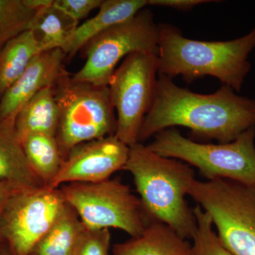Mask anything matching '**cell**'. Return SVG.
Segmentation results:
<instances>
[{"instance_id": "cell-8", "label": "cell", "mask_w": 255, "mask_h": 255, "mask_svg": "<svg viewBox=\"0 0 255 255\" xmlns=\"http://www.w3.org/2000/svg\"><path fill=\"white\" fill-rule=\"evenodd\" d=\"M158 24L144 8L124 22L112 26L82 48L86 61L72 80L108 86L119 62L135 52L158 54Z\"/></svg>"}, {"instance_id": "cell-26", "label": "cell", "mask_w": 255, "mask_h": 255, "mask_svg": "<svg viewBox=\"0 0 255 255\" xmlns=\"http://www.w3.org/2000/svg\"><path fill=\"white\" fill-rule=\"evenodd\" d=\"M16 191L9 183L0 182V217L9 198Z\"/></svg>"}, {"instance_id": "cell-28", "label": "cell", "mask_w": 255, "mask_h": 255, "mask_svg": "<svg viewBox=\"0 0 255 255\" xmlns=\"http://www.w3.org/2000/svg\"><path fill=\"white\" fill-rule=\"evenodd\" d=\"M0 255H15L9 246L1 239H0Z\"/></svg>"}, {"instance_id": "cell-27", "label": "cell", "mask_w": 255, "mask_h": 255, "mask_svg": "<svg viewBox=\"0 0 255 255\" xmlns=\"http://www.w3.org/2000/svg\"><path fill=\"white\" fill-rule=\"evenodd\" d=\"M23 3L30 9L39 11L53 4V0H23Z\"/></svg>"}, {"instance_id": "cell-29", "label": "cell", "mask_w": 255, "mask_h": 255, "mask_svg": "<svg viewBox=\"0 0 255 255\" xmlns=\"http://www.w3.org/2000/svg\"><path fill=\"white\" fill-rule=\"evenodd\" d=\"M0 239H1V238H0Z\"/></svg>"}, {"instance_id": "cell-25", "label": "cell", "mask_w": 255, "mask_h": 255, "mask_svg": "<svg viewBox=\"0 0 255 255\" xmlns=\"http://www.w3.org/2000/svg\"><path fill=\"white\" fill-rule=\"evenodd\" d=\"M215 2L211 0H148V5L163 6L172 9L187 11L196 6L205 3Z\"/></svg>"}, {"instance_id": "cell-1", "label": "cell", "mask_w": 255, "mask_h": 255, "mask_svg": "<svg viewBox=\"0 0 255 255\" xmlns=\"http://www.w3.org/2000/svg\"><path fill=\"white\" fill-rule=\"evenodd\" d=\"M158 77L138 142L165 129L182 127L197 136L228 143L255 128L254 99L241 97L227 85L209 95L195 93L177 86L172 79Z\"/></svg>"}, {"instance_id": "cell-3", "label": "cell", "mask_w": 255, "mask_h": 255, "mask_svg": "<svg viewBox=\"0 0 255 255\" xmlns=\"http://www.w3.org/2000/svg\"><path fill=\"white\" fill-rule=\"evenodd\" d=\"M124 170L133 177L142 209L150 221L167 225L185 239H192L196 219L185 200L188 187L195 179L191 165L155 153L137 142L129 147Z\"/></svg>"}, {"instance_id": "cell-2", "label": "cell", "mask_w": 255, "mask_h": 255, "mask_svg": "<svg viewBox=\"0 0 255 255\" xmlns=\"http://www.w3.org/2000/svg\"><path fill=\"white\" fill-rule=\"evenodd\" d=\"M158 75H181L188 83L211 76L241 92L251 69L248 60L255 48V28L245 36L226 41H202L183 36L167 23L158 24Z\"/></svg>"}, {"instance_id": "cell-23", "label": "cell", "mask_w": 255, "mask_h": 255, "mask_svg": "<svg viewBox=\"0 0 255 255\" xmlns=\"http://www.w3.org/2000/svg\"><path fill=\"white\" fill-rule=\"evenodd\" d=\"M110 229H87L82 231L73 255H110Z\"/></svg>"}, {"instance_id": "cell-21", "label": "cell", "mask_w": 255, "mask_h": 255, "mask_svg": "<svg viewBox=\"0 0 255 255\" xmlns=\"http://www.w3.org/2000/svg\"><path fill=\"white\" fill-rule=\"evenodd\" d=\"M36 12L23 0H0V50L15 37L29 30Z\"/></svg>"}, {"instance_id": "cell-9", "label": "cell", "mask_w": 255, "mask_h": 255, "mask_svg": "<svg viewBox=\"0 0 255 255\" xmlns=\"http://www.w3.org/2000/svg\"><path fill=\"white\" fill-rule=\"evenodd\" d=\"M157 75V54L135 52L123 60L109 82L117 112L115 136L128 147L138 142L142 124L155 97Z\"/></svg>"}, {"instance_id": "cell-11", "label": "cell", "mask_w": 255, "mask_h": 255, "mask_svg": "<svg viewBox=\"0 0 255 255\" xmlns=\"http://www.w3.org/2000/svg\"><path fill=\"white\" fill-rule=\"evenodd\" d=\"M128 155V146L115 135L79 144L64 159L50 187L107 180L114 172L124 169Z\"/></svg>"}, {"instance_id": "cell-19", "label": "cell", "mask_w": 255, "mask_h": 255, "mask_svg": "<svg viewBox=\"0 0 255 255\" xmlns=\"http://www.w3.org/2000/svg\"><path fill=\"white\" fill-rule=\"evenodd\" d=\"M41 53L29 30L15 37L0 50V98Z\"/></svg>"}, {"instance_id": "cell-4", "label": "cell", "mask_w": 255, "mask_h": 255, "mask_svg": "<svg viewBox=\"0 0 255 255\" xmlns=\"http://www.w3.org/2000/svg\"><path fill=\"white\" fill-rule=\"evenodd\" d=\"M52 90L60 113L55 138L64 158L79 144L115 135L117 120L109 86L74 81L66 71Z\"/></svg>"}, {"instance_id": "cell-10", "label": "cell", "mask_w": 255, "mask_h": 255, "mask_svg": "<svg viewBox=\"0 0 255 255\" xmlns=\"http://www.w3.org/2000/svg\"><path fill=\"white\" fill-rule=\"evenodd\" d=\"M65 204L60 188L15 191L0 217V238L15 255H30Z\"/></svg>"}, {"instance_id": "cell-22", "label": "cell", "mask_w": 255, "mask_h": 255, "mask_svg": "<svg viewBox=\"0 0 255 255\" xmlns=\"http://www.w3.org/2000/svg\"><path fill=\"white\" fill-rule=\"evenodd\" d=\"M196 226L193 236L192 251L194 255H233L221 244L213 229L211 216L201 206L194 209Z\"/></svg>"}, {"instance_id": "cell-6", "label": "cell", "mask_w": 255, "mask_h": 255, "mask_svg": "<svg viewBox=\"0 0 255 255\" xmlns=\"http://www.w3.org/2000/svg\"><path fill=\"white\" fill-rule=\"evenodd\" d=\"M187 195L211 216L221 244L233 255H255V183L193 179Z\"/></svg>"}, {"instance_id": "cell-17", "label": "cell", "mask_w": 255, "mask_h": 255, "mask_svg": "<svg viewBox=\"0 0 255 255\" xmlns=\"http://www.w3.org/2000/svg\"><path fill=\"white\" fill-rule=\"evenodd\" d=\"M78 23L53 3L37 11L29 31L33 33L41 52L63 50L73 37Z\"/></svg>"}, {"instance_id": "cell-5", "label": "cell", "mask_w": 255, "mask_h": 255, "mask_svg": "<svg viewBox=\"0 0 255 255\" xmlns=\"http://www.w3.org/2000/svg\"><path fill=\"white\" fill-rule=\"evenodd\" d=\"M147 145L155 153L179 159L199 169L208 180L227 179L255 183V128L228 143H200L184 137L175 128L154 135Z\"/></svg>"}, {"instance_id": "cell-7", "label": "cell", "mask_w": 255, "mask_h": 255, "mask_svg": "<svg viewBox=\"0 0 255 255\" xmlns=\"http://www.w3.org/2000/svg\"><path fill=\"white\" fill-rule=\"evenodd\" d=\"M87 229L117 228L137 237L150 222L140 198L119 179L95 183H70L60 187Z\"/></svg>"}, {"instance_id": "cell-14", "label": "cell", "mask_w": 255, "mask_h": 255, "mask_svg": "<svg viewBox=\"0 0 255 255\" xmlns=\"http://www.w3.org/2000/svg\"><path fill=\"white\" fill-rule=\"evenodd\" d=\"M114 255H194L192 245L167 225L150 221L143 233L113 247Z\"/></svg>"}, {"instance_id": "cell-13", "label": "cell", "mask_w": 255, "mask_h": 255, "mask_svg": "<svg viewBox=\"0 0 255 255\" xmlns=\"http://www.w3.org/2000/svg\"><path fill=\"white\" fill-rule=\"evenodd\" d=\"M148 6V0H105L95 16L79 25L63 50L72 58L90 40L118 23L124 22Z\"/></svg>"}, {"instance_id": "cell-24", "label": "cell", "mask_w": 255, "mask_h": 255, "mask_svg": "<svg viewBox=\"0 0 255 255\" xmlns=\"http://www.w3.org/2000/svg\"><path fill=\"white\" fill-rule=\"evenodd\" d=\"M102 2L103 0H54L53 4L79 22L94 9L100 8Z\"/></svg>"}, {"instance_id": "cell-12", "label": "cell", "mask_w": 255, "mask_h": 255, "mask_svg": "<svg viewBox=\"0 0 255 255\" xmlns=\"http://www.w3.org/2000/svg\"><path fill=\"white\" fill-rule=\"evenodd\" d=\"M66 58L61 49L48 50L36 55L0 98V123L14 126L18 112L33 96L44 89L53 88L67 71L63 63Z\"/></svg>"}, {"instance_id": "cell-20", "label": "cell", "mask_w": 255, "mask_h": 255, "mask_svg": "<svg viewBox=\"0 0 255 255\" xmlns=\"http://www.w3.org/2000/svg\"><path fill=\"white\" fill-rule=\"evenodd\" d=\"M21 145L37 177L50 187L65 159L55 137L46 134H31L23 139Z\"/></svg>"}, {"instance_id": "cell-16", "label": "cell", "mask_w": 255, "mask_h": 255, "mask_svg": "<svg viewBox=\"0 0 255 255\" xmlns=\"http://www.w3.org/2000/svg\"><path fill=\"white\" fill-rule=\"evenodd\" d=\"M60 113L53 90L44 89L28 101L15 119L14 130L19 141L31 134L55 136L59 125Z\"/></svg>"}, {"instance_id": "cell-15", "label": "cell", "mask_w": 255, "mask_h": 255, "mask_svg": "<svg viewBox=\"0 0 255 255\" xmlns=\"http://www.w3.org/2000/svg\"><path fill=\"white\" fill-rule=\"evenodd\" d=\"M0 182L9 183L17 191L45 186L28 163L14 126L9 124L0 123Z\"/></svg>"}, {"instance_id": "cell-18", "label": "cell", "mask_w": 255, "mask_h": 255, "mask_svg": "<svg viewBox=\"0 0 255 255\" xmlns=\"http://www.w3.org/2000/svg\"><path fill=\"white\" fill-rule=\"evenodd\" d=\"M85 228L76 211L66 203L30 255H73L79 238Z\"/></svg>"}]
</instances>
